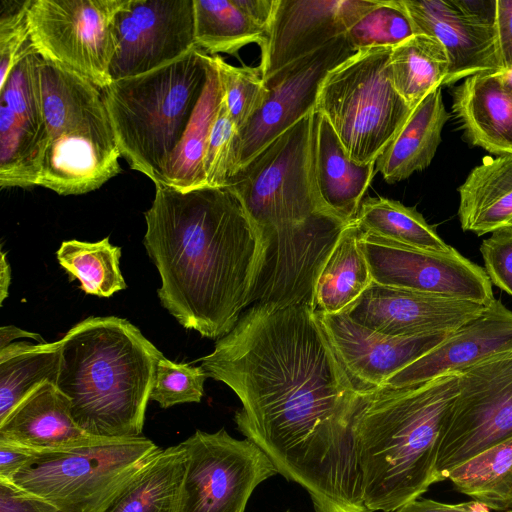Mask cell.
<instances>
[{
	"label": "cell",
	"instance_id": "33",
	"mask_svg": "<svg viewBox=\"0 0 512 512\" xmlns=\"http://www.w3.org/2000/svg\"><path fill=\"white\" fill-rule=\"evenodd\" d=\"M354 223L364 234L403 245L434 251L451 248L415 208L385 197L364 198Z\"/></svg>",
	"mask_w": 512,
	"mask_h": 512
},
{
	"label": "cell",
	"instance_id": "28",
	"mask_svg": "<svg viewBox=\"0 0 512 512\" xmlns=\"http://www.w3.org/2000/svg\"><path fill=\"white\" fill-rule=\"evenodd\" d=\"M223 101V91L214 56H210L207 78L188 125L162 176V185L180 191L207 187L203 158L209 135Z\"/></svg>",
	"mask_w": 512,
	"mask_h": 512
},
{
	"label": "cell",
	"instance_id": "8",
	"mask_svg": "<svg viewBox=\"0 0 512 512\" xmlns=\"http://www.w3.org/2000/svg\"><path fill=\"white\" fill-rule=\"evenodd\" d=\"M391 51L377 47L356 52L331 70L320 88L315 111L358 163H375L413 109L392 83Z\"/></svg>",
	"mask_w": 512,
	"mask_h": 512
},
{
	"label": "cell",
	"instance_id": "15",
	"mask_svg": "<svg viewBox=\"0 0 512 512\" xmlns=\"http://www.w3.org/2000/svg\"><path fill=\"white\" fill-rule=\"evenodd\" d=\"M111 82L140 76L198 48L193 0H124L114 19Z\"/></svg>",
	"mask_w": 512,
	"mask_h": 512
},
{
	"label": "cell",
	"instance_id": "40",
	"mask_svg": "<svg viewBox=\"0 0 512 512\" xmlns=\"http://www.w3.org/2000/svg\"><path fill=\"white\" fill-rule=\"evenodd\" d=\"M237 134L224 101L213 123L206 146L203 168L207 187H227L232 175L233 146Z\"/></svg>",
	"mask_w": 512,
	"mask_h": 512
},
{
	"label": "cell",
	"instance_id": "44",
	"mask_svg": "<svg viewBox=\"0 0 512 512\" xmlns=\"http://www.w3.org/2000/svg\"><path fill=\"white\" fill-rule=\"evenodd\" d=\"M393 512H490V509L475 500L459 504H447L431 499L417 498Z\"/></svg>",
	"mask_w": 512,
	"mask_h": 512
},
{
	"label": "cell",
	"instance_id": "7",
	"mask_svg": "<svg viewBox=\"0 0 512 512\" xmlns=\"http://www.w3.org/2000/svg\"><path fill=\"white\" fill-rule=\"evenodd\" d=\"M209 59L195 48L173 63L102 90L121 156L155 185L161 184L202 94Z\"/></svg>",
	"mask_w": 512,
	"mask_h": 512
},
{
	"label": "cell",
	"instance_id": "46",
	"mask_svg": "<svg viewBox=\"0 0 512 512\" xmlns=\"http://www.w3.org/2000/svg\"><path fill=\"white\" fill-rule=\"evenodd\" d=\"M18 338H29L37 341V343H46L39 334L22 330L13 325H7L0 328V349L10 345L13 340Z\"/></svg>",
	"mask_w": 512,
	"mask_h": 512
},
{
	"label": "cell",
	"instance_id": "13",
	"mask_svg": "<svg viewBox=\"0 0 512 512\" xmlns=\"http://www.w3.org/2000/svg\"><path fill=\"white\" fill-rule=\"evenodd\" d=\"M355 53L342 36L264 80L268 89L265 103L237 131L232 175L302 118L314 112L327 74Z\"/></svg>",
	"mask_w": 512,
	"mask_h": 512
},
{
	"label": "cell",
	"instance_id": "23",
	"mask_svg": "<svg viewBox=\"0 0 512 512\" xmlns=\"http://www.w3.org/2000/svg\"><path fill=\"white\" fill-rule=\"evenodd\" d=\"M312 168L315 186L323 203L345 222H354L376 174L375 163L353 161L331 124L316 111Z\"/></svg>",
	"mask_w": 512,
	"mask_h": 512
},
{
	"label": "cell",
	"instance_id": "24",
	"mask_svg": "<svg viewBox=\"0 0 512 512\" xmlns=\"http://www.w3.org/2000/svg\"><path fill=\"white\" fill-rule=\"evenodd\" d=\"M452 99V111L473 146L496 156L512 154V95L495 73L465 78Z\"/></svg>",
	"mask_w": 512,
	"mask_h": 512
},
{
	"label": "cell",
	"instance_id": "21",
	"mask_svg": "<svg viewBox=\"0 0 512 512\" xmlns=\"http://www.w3.org/2000/svg\"><path fill=\"white\" fill-rule=\"evenodd\" d=\"M511 353L512 311L495 299L479 315L391 377L381 389L406 387L461 373L485 360Z\"/></svg>",
	"mask_w": 512,
	"mask_h": 512
},
{
	"label": "cell",
	"instance_id": "5",
	"mask_svg": "<svg viewBox=\"0 0 512 512\" xmlns=\"http://www.w3.org/2000/svg\"><path fill=\"white\" fill-rule=\"evenodd\" d=\"M55 386L86 433L142 436L145 412L163 354L126 319L89 317L60 340Z\"/></svg>",
	"mask_w": 512,
	"mask_h": 512
},
{
	"label": "cell",
	"instance_id": "29",
	"mask_svg": "<svg viewBox=\"0 0 512 512\" xmlns=\"http://www.w3.org/2000/svg\"><path fill=\"white\" fill-rule=\"evenodd\" d=\"M360 236L354 222L341 234L316 281L314 311L344 312L372 283Z\"/></svg>",
	"mask_w": 512,
	"mask_h": 512
},
{
	"label": "cell",
	"instance_id": "37",
	"mask_svg": "<svg viewBox=\"0 0 512 512\" xmlns=\"http://www.w3.org/2000/svg\"><path fill=\"white\" fill-rule=\"evenodd\" d=\"M229 117L239 131L262 107L268 89L258 67H237L214 56Z\"/></svg>",
	"mask_w": 512,
	"mask_h": 512
},
{
	"label": "cell",
	"instance_id": "14",
	"mask_svg": "<svg viewBox=\"0 0 512 512\" xmlns=\"http://www.w3.org/2000/svg\"><path fill=\"white\" fill-rule=\"evenodd\" d=\"M360 243L376 284L482 305L495 300L485 270L453 247L426 250L362 232Z\"/></svg>",
	"mask_w": 512,
	"mask_h": 512
},
{
	"label": "cell",
	"instance_id": "19",
	"mask_svg": "<svg viewBox=\"0 0 512 512\" xmlns=\"http://www.w3.org/2000/svg\"><path fill=\"white\" fill-rule=\"evenodd\" d=\"M315 313L341 366L360 395L381 389L391 377L427 354L451 333L392 336L367 328L344 312Z\"/></svg>",
	"mask_w": 512,
	"mask_h": 512
},
{
	"label": "cell",
	"instance_id": "39",
	"mask_svg": "<svg viewBox=\"0 0 512 512\" xmlns=\"http://www.w3.org/2000/svg\"><path fill=\"white\" fill-rule=\"evenodd\" d=\"M32 0H1L0 86L29 43L28 10Z\"/></svg>",
	"mask_w": 512,
	"mask_h": 512
},
{
	"label": "cell",
	"instance_id": "36",
	"mask_svg": "<svg viewBox=\"0 0 512 512\" xmlns=\"http://www.w3.org/2000/svg\"><path fill=\"white\" fill-rule=\"evenodd\" d=\"M416 34L402 0H378L344 36L358 52L377 47L394 48Z\"/></svg>",
	"mask_w": 512,
	"mask_h": 512
},
{
	"label": "cell",
	"instance_id": "18",
	"mask_svg": "<svg viewBox=\"0 0 512 512\" xmlns=\"http://www.w3.org/2000/svg\"><path fill=\"white\" fill-rule=\"evenodd\" d=\"M378 0H275L258 66L263 80L345 33Z\"/></svg>",
	"mask_w": 512,
	"mask_h": 512
},
{
	"label": "cell",
	"instance_id": "43",
	"mask_svg": "<svg viewBox=\"0 0 512 512\" xmlns=\"http://www.w3.org/2000/svg\"><path fill=\"white\" fill-rule=\"evenodd\" d=\"M0 512H61L48 501L0 481Z\"/></svg>",
	"mask_w": 512,
	"mask_h": 512
},
{
	"label": "cell",
	"instance_id": "10",
	"mask_svg": "<svg viewBox=\"0 0 512 512\" xmlns=\"http://www.w3.org/2000/svg\"><path fill=\"white\" fill-rule=\"evenodd\" d=\"M124 0H32L29 39L44 60L90 80L101 90L112 82L114 19Z\"/></svg>",
	"mask_w": 512,
	"mask_h": 512
},
{
	"label": "cell",
	"instance_id": "9",
	"mask_svg": "<svg viewBox=\"0 0 512 512\" xmlns=\"http://www.w3.org/2000/svg\"><path fill=\"white\" fill-rule=\"evenodd\" d=\"M159 449L144 436L104 438L66 451L35 454L8 482L61 512H97Z\"/></svg>",
	"mask_w": 512,
	"mask_h": 512
},
{
	"label": "cell",
	"instance_id": "41",
	"mask_svg": "<svg viewBox=\"0 0 512 512\" xmlns=\"http://www.w3.org/2000/svg\"><path fill=\"white\" fill-rule=\"evenodd\" d=\"M480 252L490 282L512 296V228L493 232Z\"/></svg>",
	"mask_w": 512,
	"mask_h": 512
},
{
	"label": "cell",
	"instance_id": "32",
	"mask_svg": "<svg viewBox=\"0 0 512 512\" xmlns=\"http://www.w3.org/2000/svg\"><path fill=\"white\" fill-rule=\"evenodd\" d=\"M193 1L195 42L207 54H235L248 44H262L266 28L245 11L239 0Z\"/></svg>",
	"mask_w": 512,
	"mask_h": 512
},
{
	"label": "cell",
	"instance_id": "50",
	"mask_svg": "<svg viewBox=\"0 0 512 512\" xmlns=\"http://www.w3.org/2000/svg\"><path fill=\"white\" fill-rule=\"evenodd\" d=\"M286 512H290V511L288 510V511H286Z\"/></svg>",
	"mask_w": 512,
	"mask_h": 512
},
{
	"label": "cell",
	"instance_id": "12",
	"mask_svg": "<svg viewBox=\"0 0 512 512\" xmlns=\"http://www.w3.org/2000/svg\"><path fill=\"white\" fill-rule=\"evenodd\" d=\"M512 438V355L485 360L459 373L436 472L449 473L480 452Z\"/></svg>",
	"mask_w": 512,
	"mask_h": 512
},
{
	"label": "cell",
	"instance_id": "20",
	"mask_svg": "<svg viewBox=\"0 0 512 512\" xmlns=\"http://www.w3.org/2000/svg\"><path fill=\"white\" fill-rule=\"evenodd\" d=\"M486 306L372 282L344 313L377 332L418 336L452 332L479 315Z\"/></svg>",
	"mask_w": 512,
	"mask_h": 512
},
{
	"label": "cell",
	"instance_id": "30",
	"mask_svg": "<svg viewBox=\"0 0 512 512\" xmlns=\"http://www.w3.org/2000/svg\"><path fill=\"white\" fill-rule=\"evenodd\" d=\"M60 367V341L14 342L0 349V421L36 387L55 384Z\"/></svg>",
	"mask_w": 512,
	"mask_h": 512
},
{
	"label": "cell",
	"instance_id": "38",
	"mask_svg": "<svg viewBox=\"0 0 512 512\" xmlns=\"http://www.w3.org/2000/svg\"><path fill=\"white\" fill-rule=\"evenodd\" d=\"M207 377L201 366L177 363L163 357L157 364L150 399L162 408L183 403H199Z\"/></svg>",
	"mask_w": 512,
	"mask_h": 512
},
{
	"label": "cell",
	"instance_id": "27",
	"mask_svg": "<svg viewBox=\"0 0 512 512\" xmlns=\"http://www.w3.org/2000/svg\"><path fill=\"white\" fill-rule=\"evenodd\" d=\"M185 468L181 443L160 448L97 512H178Z\"/></svg>",
	"mask_w": 512,
	"mask_h": 512
},
{
	"label": "cell",
	"instance_id": "26",
	"mask_svg": "<svg viewBox=\"0 0 512 512\" xmlns=\"http://www.w3.org/2000/svg\"><path fill=\"white\" fill-rule=\"evenodd\" d=\"M458 192L463 231L482 236L512 228V154L484 158Z\"/></svg>",
	"mask_w": 512,
	"mask_h": 512
},
{
	"label": "cell",
	"instance_id": "22",
	"mask_svg": "<svg viewBox=\"0 0 512 512\" xmlns=\"http://www.w3.org/2000/svg\"><path fill=\"white\" fill-rule=\"evenodd\" d=\"M101 439L76 424L69 400L50 382L36 387L0 421V441L35 454L66 451Z\"/></svg>",
	"mask_w": 512,
	"mask_h": 512
},
{
	"label": "cell",
	"instance_id": "17",
	"mask_svg": "<svg viewBox=\"0 0 512 512\" xmlns=\"http://www.w3.org/2000/svg\"><path fill=\"white\" fill-rule=\"evenodd\" d=\"M417 34L439 40L450 66L444 85L483 73H498L496 0H402Z\"/></svg>",
	"mask_w": 512,
	"mask_h": 512
},
{
	"label": "cell",
	"instance_id": "34",
	"mask_svg": "<svg viewBox=\"0 0 512 512\" xmlns=\"http://www.w3.org/2000/svg\"><path fill=\"white\" fill-rule=\"evenodd\" d=\"M447 479L490 510H512V438L460 464Z\"/></svg>",
	"mask_w": 512,
	"mask_h": 512
},
{
	"label": "cell",
	"instance_id": "6",
	"mask_svg": "<svg viewBox=\"0 0 512 512\" xmlns=\"http://www.w3.org/2000/svg\"><path fill=\"white\" fill-rule=\"evenodd\" d=\"M40 78L48 145L38 186L64 196L98 189L121 171L122 157L103 91L44 59Z\"/></svg>",
	"mask_w": 512,
	"mask_h": 512
},
{
	"label": "cell",
	"instance_id": "2",
	"mask_svg": "<svg viewBox=\"0 0 512 512\" xmlns=\"http://www.w3.org/2000/svg\"><path fill=\"white\" fill-rule=\"evenodd\" d=\"M155 188L143 243L160 303L184 328L219 339L253 303L265 243L231 188Z\"/></svg>",
	"mask_w": 512,
	"mask_h": 512
},
{
	"label": "cell",
	"instance_id": "3",
	"mask_svg": "<svg viewBox=\"0 0 512 512\" xmlns=\"http://www.w3.org/2000/svg\"><path fill=\"white\" fill-rule=\"evenodd\" d=\"M314 112L271 142L228 183L266 246L253 303L314 310L318 276L347 223L321 200L314 181Z\"/></svg>",
	"mask_w": 512,
	"mask_h": 512
},
{
	"label": "cell",
	"instance_id": "16",
	"mask_svg": "<svg viewBox=\"0 0 512 512\" xmlns=\"http://www.w3.org/2000/svg\"><path fill=\"white\" fill-rule=\"evenodd\" d=\"M30 39L0 86V187L38 185L48 130L43 111L40 64Z\"/></svg>",
	"mask_w": 512,
	"mask_h": 512
},
{
	"label": "cell",
	"instance_id": "31",
	"mask_svg": "<svg viewBox=\"0 0 512 512\" xmlns=\"http://www.w3.org/2000/svg\"><path fill=\"white\" fill-rule=\"evenodd\" d=\"M450 66L439 40L416 34L392 48L389 69L400 96L414 108L430 91L442 87Z\"/></svg>",
	"mask_w": 512,
	"mask_h": 512
},
{
	"label": "cell",
	"instance_id": "25",
	"mask_svg": "<svg viewBox=\"0 0 512 512\" xmlns=\"http://www.w3.org/2000/svg\"><path fill=\"white\" fill-rule=\"evenodd\" d=\"M442 87L430 91L411 111L406 122L375 162L389 183L409 178L426 169L441 142V133L450 118L443 99Z\"/></svg>",
	"mask_w": 512,
	"mask_h": 512
},
{
	"label": "cell",
	"instance_id": "47",
	"mask_svg": "<svg viewBox=\"0 0 512 512\" xmlns=\"http://www.w3.org/2000/svg\"><path fill=\"white\" fill-rule=\"evenodd\" d=\"M11 282V268L6 259V253L0 249V305L8 297Z\"/></svg>",
	"mask_w": 512,
	"mask_h": 512
},
{
	"label": "cell",
	"instance_id": "48",
	"mask_svg": "<svg viewBox=\"0 0 512 512\" xmlns=\"http://www.w3.org/2000/svg\"><path fill=\"white\" fill-rule=\"evenodd\" d=\"M495 74L505 90L512 95V67Z\"/></svg>",
	"mask_w": 512,
	"mask_h": 512
},
{
	"label": "cell",
	"instance_id": "11",
	"mask_svg": "<svg viewBox=\"0 0 512 512\" xmlns=\"http://www.w3.org/2000/svg\"><path fill=\"white\" fill-rule=\"evenodd\" d=\"M181 444L186 468L178 512H245L255 488L278 473L254 442L233 438L224 428L197 430Z\"/></svg>",
	"mask_w": 512,
	"mask_h": 512
},
{
	"label": "cell",
	"instance_id": "35",
	"mask_svg": "<svg viewBox=\"0 0 512 512\" xmlns=\"http://www.w3.org/2000/svg\"><path fill=\"white\" fill-rule=\"evenodd\" d=\"M56 255L86 294L110 297L127 287L120 270L121 247L112 245L108 237L98 242L64 241Z\"/></svg>",
	"mask_w": 512,
	"mask_h": 512
},
{
	"label": "cell",
	"instance_id": "1",
	"mask_svg": "<svg viewBox=\"0 0 512 512\" xmlns=\"http://www.w3.org/2000/svg\"><path fill=\"white\" fill-rule=\"evenodd\" d=\"M199 361L241 401L237 429L307 491L315 512H341L361 499L362 395L313 308L252 304Z\"/></svg>",
	"mask_w": 512,
	"mask_h": 512
},
{
	"label": "cell",
	"instance_id": "51",
	"mask_svg": "<svg viewBox=\"0 0 512 512\" xmlns=\"http://www.w3.org/2000/svg\"><path fill=\"white\" fill-rule=\"evenodd\" d=\"M510 355H512V353Z\"/></svg>",
	"mask_w": 512,
	"mask_h": 512
},
{
	"label": "cell",
	"instance_id": "42",
	"mask_svg": "<svg viewBox=\"0 0 512 512\" xmlns=\"http://www.w3.org/2000/svg\"><path fill=\"white\" fill-rule=\"evenodd\" d=\"M493 27L501 71L509 69L512 67V0H496Z\"/></svg>",
	"mask_w": 512,
	"mask_h": 512
},
{
	"label": "cell",
	"instance_id": "4",
	"mask_svg": "<svg viewBox=\"0 0 512 512\" xmlns=\"http://www.w3.org/2000/svg\"><path fill=\"white\" fill-rule=\"evenodd\" d=\"M458 381L451 373L362 395L355 433L370 512H393L440 482L436 465Z\"/></svg>",
	"mask_w": 512,
	"mask_h": 512
},
{
	"label": "cell",
	"instance_id": "45",
	"mask_svg": "<svg viewBox=\"0 0 512 512\" xmlns=\"http://www.w3.org/2000/svg\"><path fill=\"white\" fill-rule=\"evenodd\" d=\"M34 456L27 449L0 441V481H10Z\"/></svg>",
	"mask_w": 512,
	"mask_h": 512
},
{
	"label": "cell",
	"instance_id": "49",
	"mask_svg": "<svg viewBox=\"0 0 512 512\" xmlns=\"http://www.w3.org/2000/svg\"><path fill=\"white\" fill-rule=\"evenodd\" d=\"M507 512H512V510H509V511H507Z\"/></svg>",
	"mask_w": 512,
	"mask_h": 512
}]
</instances>
